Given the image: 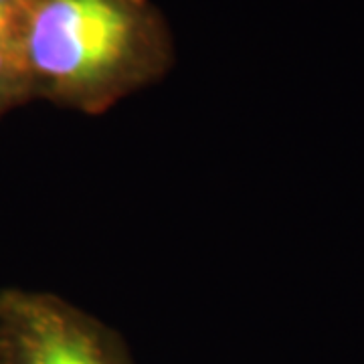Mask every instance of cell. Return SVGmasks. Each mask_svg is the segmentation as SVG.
Returning <instances> with one entry per match:
<instances>
[{"label": "cell", "instance_id": "6da1fadb", "mask_svg": "<svg viewBox=\"0 0 364 364\" xmlns=\"http://www.w3.org/2000/svg\"><path fill=\"white\" fill-rule=\"evenodd\" d=\"M148 33L140 0H31L21 55L31 79L57 90H95L142 61Z\"/></svg>", "mask_w": 364, "mask_h": 364}, {"label": "cell", "instance_id": "3957f363", "mask_svg": "<svg viewBox=\"0 0 364 364\" xmlns=\"http://www.w3.org/2000/svg\"><path fill=\"white\" fill-rule=\"evenodd\" d=\"M25 61L21 49H4L0 47V97L16 91L28 81Z\"/></svg>", "mask_w": 364, "mask_h": 364}, {"label": "cell", "instance_id": "5b68a950", "mask_svg": "<svg viewBox=\"0 0 364 364\" xmlns=\"http://www.w3.org/2000/svg\"><path fill=\"white\" fill-rule=\"evenodd\" d=\"M28 2L31 0H0V4H4V6H18V9H26Z\"/></svg>", "mask_w": 364, "mask_h": 364}, {"label": "cell", "instance_id": "277c9868", "mask_svg": "<svg viewBox=\"0 0 364 364\" xmlns=\"http://www.w3.org/2000/svg\"><path fill=\"white\" fill-rule=\"evenodd\" d=\"M25 11L26 9L0 4V47H4V49H21Z\"/></svg>", "mask_w": 364, "mask_h": 364}, {"label": "cell", "instance_id": "7a4b0ae2", "mask_svg": "<svg viewBox=\"0 0 364 364\" xmlns=\"http://www.w3.org/2000/svg\"><path fill=\"white\" fill-rule=\"evenodd\" d=\"M0 338L11 364H114L95 336L53 314L28 316Z\"/></svg>", "mask_w": 364, "mask_h": 364}, {"label": "cell", "instance_id": "8992f818", "mask_svg": "<svg viewBox=\"0 0 364 364\" xmlns=\"http://www.w3.org/2000/svg\"><path fill=\"white\" fill-rule=\"evenodd\" d=\"M0 364H11V363H9V356H6V350H4L2 338H0Z\"/></svg>", "mask_w": 364, "mask_h": 364}]
</instances>
